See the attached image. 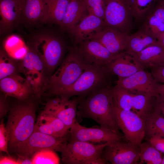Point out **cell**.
Wrapping results in <instances>:
<instances>
[{
  "mask_svg": "<svg viewBox=\"0 0 164 164\" xmlns=\"http://www.w3.org/2000/svg\"><path fill=\"white\" fill-rule=\"evenodd\" d=\"M17 164H32L31 158L18 156L17 159Z\"/></svg>",
  "mask_w": 164,
  "mask_h": 164,
  "instance_id": "cell-43",
  "label": "cell"
},
{
  "mask_svg": "<svg viewBox=\"0 0 164 164\" xmlns=\"http://www.w3.org/2000/svg\"><path fill=\"white\" fill-rule=\"evenodd\" d=\"M8 38L5 44V50L11 57L18 60L22 59L27 53L28 48L19 38L13 36Z\"/></svg>",
  "mask_w": 164,
  "mask_h": 164,
  "instance_id": "cell-32",
  "label": "cell"
},
{
  "mask_svg": "<svg viewBox=\"0 0 164 164\" xmlns=\"http://www.w3.org/2000/svg\"><path fill=\"white\" fill-rule=\"evenodd\" d=\"M7 96H0V118H2L10 111V108L6 99Z\"/></svg>",
  "mask_w": 164,
  "mask_h": 164,
  "instance_id": "cell-39",
  "label": "cell"
},
{
  "mask_svg": "<svg viewBox=\"0 0 164 164\" xmlns=\"http://www.w3.org/2000/svg\"><path fill=\"white\" fill-rule=\"evenodd\" d=\"M104 20L106 26L130 34L133 17L127 0H104Z\"/></svg>",
  "mask_w": 164,
  "mask_h": 164,
  "instance_id": "cell-10",
  "label": "cell"
},
{
  "mask_svg": "<svg viewBox=\"0 0 164 164\" xmlns=\"http://www.w3.org/2000/svg\"><path fill=\"white\" fill-rule=\"evenodd\" d=\"M9 140V134L2 119L0 124V150L8 155H9L8 150Z\"/></svg>",
  "mask_w": 164,
  "mask_h": 164,
  "instance_id": "cell-36",
  "label": "cell"
},
{
  "mask_svg": "<svg viewBox=\"0 0 164 164\" xmlns=\"http://www.w3.org/2000/svg\"><path fill=\"white\" fill-rule=\"evenodd\" d=\"M139 164H161L162 158L161 152L158 151L148 141L141 143Z\"/></svg>",
  "mask_w": 164,
  "mask_h": 164,
  "instance_id": "cell-30",
  "label": "cell"
},
{
  "mask_svg": "<svg viewBox=\"0 0 164 164\" xmlns=\"http://www.w3.org/2000/svg\"><path fill=\"white\" fill-rule=\"evenodd\" d=\"M157 40L161 45L164 47V31L158 36Z\"/></svg>",
  "mask_w": 164,
  "mask_h": 164,
  "instance_id": "cell-44",
  "label": "cell"
},
{
  "mask_svg": "<svg viewBox=\"0 0 164 164\" xmlns=\"http://www.w3.org/2000/svg\"><path fill=\"white\" fill-rule=\"evenodd\" d=\"M69 139L89 142L110 143L123 137L109 130L100 127H86L77 121L70 128Z\"/></svg>",
  "mask_w": 164,
  "mask_h": 164,
  "instance_id": "cell-15",
  "label": "cell"
},
{
  "mask_svg": "<svg viewBox=\"0 0 164 164\" xmlns=\"http://www.w3.org/2000/svg\"><path fill=\"white\" fill-rule=\"evenodd\" d=\"M141 28L157 39L158 36L164 31V23L151 13L145 19Z\"/></svg>",
  "mask_w": 164,
  "mask_h": 164,
  "instance_id": "cell-33",
  "label": "cell"
},
{
  "mask_svg": "<svg viewBox=\"0 0 164 164\" xmlns=\"http://www.w3.org/2000/svg\"><path fill=\"white\" fill-rule=\"evenodd\" d=\"M159 84L151 72L142 70L125 78H118L116 85L135 94H148L157 97Z\"/></svg>",
  "mask_w": 164,
  "mask_h": 164,
  "instance_id": "cell-14",
  "label": "cell"
},
{
  "mask_svg": "<svg viewBox=\"0 0 164 164\" xmlns=\"http://www.w3.org/2000/svg\"><path fill=\"white\" fill-rule=\"evenodd\" d=\"M89 65L76 47L72 48L57 70L47 78L43 93L48 91L56 96L74 83Z\"/></svg>",
  "mask_w": 164,
  "mask_h": 164,
  "instance_id": "cell-3",
  "label": "cell"
},
{
  "mask_svg": "<svg viewBox=\"0 0 164 164\" xmlns=\"http://www.w3.org/2000/svg\"><path fill=\"white\" fill-rule=\"evenodd\" d=\"M148 141L158 151L164 153V137H152Z\"/></svg>",
  "mask_w": 164,
  "mask_h": 164,
  "instance_id": "cell-40",
  "label": "cell"
},
{
  "mask_svg": "<svg viewBox=\"0 0 164 164\" xmlns=\"http://www.w3.org/2000/svg\"><path fill=\"white\" fill-rule=\"evenodd\" d=\"M159 0H127L133 17L138 21L145 18L152 12Z\"/></svg>",
  "mask_w": 164,
  "mask_h": 164,
  "instance_id": "cell-29",
  "label": "cell"
},
{
  "mask_svg": "<svg viewBox=\"0 0 164 164\" xmlns=\"http://www.w3.org/2000/svg\"><path fill=\"white\" fill-rule=\"evenodd\" d=\"M67 136L56 137L34 130L31 135L13 151L18 156L30 158L36 152L43 149L60 152L64 144L68 140L69 136Z\"/></svg>",
  "mask_w": 164,
  "mask_h": 164,
  "instance_id": "cell-9",
  "label": "cell"
},
{
  "mask_svg": "<svg viewBox=\"0 0 164 164\" xmlns=\"http://www.w3.org/2000/svg\"><path fill=\"white\" fill-rule=\"evenodd\" d=\"M34 38L31 48L42 59L48 77L53 74L61 61L63 45L58 38L49 33L38 34Z\"/></svg>",
  "mask_w": 164,
  "mask_h": 164,
  "instance_id": "cell-7",
  "label": "cell"
},
{
  "mask_svg": "<svg viewBox=\"0 0 164 164\" xmlns=\"http://www.w3.org/2000/svg\"><path fill=\"white\" fill-rule=\"evenodd\" d=\"M87 11L92 14L104 19L105 11L104 0H83Z\"/></svg>",
  "mask_w": 164,
  "mask_h": 164,
  "instance_id": "cell-35",
  "label": "cell"
},
{
  "mask_svg": "<svg viewBox=\"0 0 164 164\" xmlns=\"http://www.w3.org/2000/svg\"><path fill=\"white\" fill-rule=\"evenodd\" d=\"M69 129L60 120L42 112L35 123L34 130L56 137L68 136Z\"/></svg>",
  "mask_w": 164,
  "mask_h": 164,
  "instance_id": "cell-22",
  "label": "cell"
},
{
  "mask_svg": "<svg viewBox=\"0 0 164 164\" xmlns=\"http://www.w3.org/2000/svg\"><path fill=\"white\" fill-rule=\"evenodd\" d=\"M151 13L164 23V0H159Z\"/></svg>",
  "mask_w": 164,
  "mask_h": 164,
  "instance_id": "cell-38",
  "label": "cell"
},
{
  "mask_svg": "<svg viewBox=\"0 0 164 164\" xmlns=\"http://www.w3.org/2000/svg\"><path fill=\"white\" fill-rule=\"evenodd\" d=\"M113 75L106 67L90 64L74 83L56 96L68 99L74 96L85 97L103 88L111 87Z\"/></svg>",
  "mask_w": 164,
  "mask_h": 164,
  "instance_id": "cell-4",
  "label": "cell"
},
{
  "mask_svg": "<svg viewBox=\"0 0 164 164\" xmlns=\"http://www.w3.org/2000/svg\"><path fill=\"white\" fill-rule=\"evenodd\" d=\"M27 99L15 104L9 111L6 127L9 136L8 147L12 151L26 140L34 129L36 107Z\"/></svg>",
  "mask_w": 164,
  "mask_h": 164,
  "instance_id": "cell-2",
  "label": "cell"
},
{
  "mask_svg": "<svg viewBox=\"0 0 164 164\" xmlns=\"http://www.w3.org/2000/svg\"><path fill=\"white\" fill-rule=\"evenodd\" d=\"M0 88L4 94L15 97L19 101L27 99L31 94H33L32 88L28 81L19 74L0 80Z\"/></svg>",
  "mask_w": 164,
  "mask_h": 164,
  "instance_id": "cell-19",
  "label": "cell"
},
{
  "mask_svg": "<svg viewBox=\"0 0 164 164\" xmlns=\"http://www.w3.org/2000/svg\"><path fill=\"white\" fill-rule=\"evenodd\" d=\"M19 70L30 84L33 94L40 98L48 76L42 59L31 47L24 58L19 60Z\"/></svg>",
  "mask_w": 164,
  "mask_h": 164,
  "instance_id": "cell-8",
  "label": "cell"
},
{
  "mask_svg": "<svg viewBox=\"0 0 164 164\" xmlns=\"http://www.w3.org/2000/svg\"><path fill=\"white\" fill-rule=\"evenodd\" d=\"M153 77L159 84H164V66L159 65L150 68Z\"/></svg>",
  "mask_w": 164,
  "mask_h": 164,
  "instance_id": "cell-37",
  "label": "cell"
},
{
  "mask_svg": "<svg viewBox=\"0 0 164 164\" xmlns=\"http://www.w3.org/2000/svg\"><path fill=\"white\" fill-rule=\"evenodd\" d=\"M139 145L124 142L121 139L108 143L103 149L101 155L107 162L112 164H139Z\"/></svg>",
  "mask_w": 164,
  "mask_h": 164,
  "instance_id": "cell-12",
  "label": "cell"
},
{
  "mask_svg": "<svg viewBox=\"0 0 164 164\" xmlns=\"http://www.w3.org/2000/svg\"><path fill=\"white\" fill-rule=\"evenodd\" d=\"M31 159L32 164H58L60 163V158L55 151L49 149L36 152L32 155Z\"/></svg>",
  "mask_w": 164,
  "mask_h": 164,
  "instance_id": "cell-34",
  "label": "cell"
},
{
  "mask_svg": "<svg viewBox=\"0 0 164 164\" xmlns=\"http://www.w3.org/2000/svg\"><path fill=\"white\" fill-rule=\"evenodd\" d=\"M161 164H164V157L162 158V161Z\"/></svg>",
  "mask_w": 164,
  "mask_h": 164,
  "instance_id": "cell-46",
  "label": "cell"
},
{
  "mask_svg": "<svg viewBox=\"0 0 164 164\" xmlns=\"http://www.w3.org/2000/svg\"><path fill=\"white\" fill-rule=\"evenodd\" d=\"M87 12L83 0H70L59 26L62 29L69 32L87 15Z\"/></svg>",
  "mask_w": 164,
  "mask_h": 164,
  "instance_id": "cell-23",
  "label": "cell"
},
{
  "mask_svg": "<svg viewBox=\"0 0 164 164\" xmlns=\"http://www.w3.org/2000/svg\"><path fill=\"white\" fill-rule=\"evenodd\" d=\"M158 42L156 39L141 28L135 33L129 35L125 51L131 54L136 53Z\"/></svg>",
  "mask_w": 164,
  "mask_h": 164,
  "instance_id": "cell-27",
  "label": "cell"
},
{
  "mask_svg": "<svg viewBox=\"0 0 164 164\" xmlns=\"http://www.w3.org/2000/svg\"><path fill=\"white\" fill-rule=\"evenodd\" d=\"M106 67L113 75L122 78L145 70L132 54L126 51L119 53Z\"/></svg>",
  "mask_w": 164,
  "mask_h": 164,
  "instance_id": "cell-21",
  "label": "cell"
},
{
  "mask_svg": "<svg viewBox=\"0 0 164 164\" xmlns=\"http://www.w3.org/2000/svg\"><path fill=\"white\" fill-rule=\"evenodd\" d=\"M0 164H17V159L8 155L7 156H2L0 159Z\"/></svg>",
  "mask_w": 164,
  "mask_h": 164,
  "instance_id": "cell-42",
  "label": "cell"
},
{
  "mask_svg": "<svg viewBox=\"0 0 164 164\" xmlns=\"http://www.w3.org/2000/svg\"><path fill=\"white\" fill-rule=\"evenodd\" d=\"M77 44L78 51L89 64L106 67L119 54H112L100 42L92 39H87Z\"/></svg>",
  "mask_w": 164,
  "mask_h": 164,
  "instance_id": "cell-16",
  "label": "cell"
},
{
  "mask_svg": "<svg viewBox=\"0 0 164 164\" xmlns=\"http://www.w3.org/2000/svg\"><path fill=\"white\" fill-rule=\"evenodd\" d=\"M164 65V63H162V64H161V65Z\"/></svg>",
  "mask_w": 164,
  "mask_h": 164,
  "instance_id": "cell-47",
  "label": "cell"
},
{
  "mask_svg": "<svg viewBox=\"0 0 164 164\" xmlns=\"http://www.w3.org/2000/svg\"><path fill=\"white\" fill-rule=\"evenodd\" d=\"M158 92L159 95H164V84H160L158 89Z\"/></svg>",
  "mask_w": 164,
  "mask_h": 164,
  "instance_id": "cell-45",
  "label": "cell"
},
{
  "mask_svg": "<svg viewBox=\"0 0 164 164\" xmlns=\"http://www.w3.org/2000/svg\"><path fill=\"white\" fill-rule=\"evenodd\" d=\"M112 88L105 87L85 97H79L77 116L90 118L100 127L122 136L116 120Z\"/></svg>",
  "mask_w": 164,
  "mask_h": 164,
  "instance_id": "cell-1",
  "label": "cell"
},
{
  "mask_svg": "<svg viewBox=\"0 0 164 164\" xmlns=\"http://www.w3.org/2000/svg\"><path fill=\"white\" fill-rule=\"evenodd\" d=\"M109 143L95 145L91 142L70 140L61 150L62 160L67 164H104L106 161L101 154Z\"/></svg>",
  "mask_w": 164,
  "mask_h": 164,
  "instance_id": "cell-5",
  "label": "cell"
},
{
  "mask_svg": "<svg viewBox=\"0 0 164 164\" xmlns=\"http://www.w3.org/2000/svg\"><path fill=\"white\" fill-rule=\"evenodd\" d=\"M132 54L144 69L164 63V47L159 42Z\"/></svg>",
  "mask_w": 164,
  "mask_h": 164,
  "instance_id": "cell-24",
  "label": "cell"
},
{
  "mask_svg": "<svg viewBox=\"0 0 164 164\" xmlns=\"http://www.w3.org/2000/svg\"><path fill=\"white\" fill-rule=\"evenodd\" d=\"M164 137V117L159 110L154 109L145 121V137Z\"/></svg>",
  "mask_w": 164,
  "mask_h": 164,
  "instance_id": "cell-28",
  "label": "cell"
},
{
  "mask_svg": "<svg viewBox=\"0 0 164 164\" xmlns=\"http://www.w3.org/2000/svg\"><path fill=\"white\" fill-rule=\"evenodd\" d=\"M114 109L117 124L125 139L139 145L145 137V120L132 111L121 109L114 104Z\"/></svg>",
  "mask_w": 164,
  "mask_h": 164,
  "instance_id": "cell-11",
  "label": "cell"
},
{
  "mask_svg": "<svg viewBox=\"0 0 164 164\" xmlns=\"http://www.w3.org/2000/svg\"><path fill=\"white\" fill-rule=\"evenodd\" d=\"M56 96L47 100L42 112L58 118L70 129L77 121L76 117L80 97L70 100Z\"/></svg>",
  "mask_w": 164,
  "mask_h": 164,
  "instance_id": "cell-13",
  "label": "cell"
},
{
  "mask_svg": "<svg viewBox=\"0 0 164 164\" xmlns=\"http://www.w3.org/2000/svg\"><path fill=\"white\" fill-rule=\"evenodd\" d=\"M44 8V0H23L21 22L29 25L42 23Z\"/></svg>",
  "mask_w": 164,
  "mask_h": 164,
  "instance_id": "cell-26",
  "label": "cell"
},
{
  "mask_svg": "<svg viewBox=\"0 0 164 164\" xmlns=\"http://www.w3.org/2000/svg\"><path fill=\"white\" fill-rule=\"evenodd\" d=\"M114 104L119 108L135 112L145 121L154 110L156 97L131 93L117 85L112 88Z\"/></svg>",
  "mask_w": 164,
  "mask_h": 164,
  "instance_id": "cell-6",
  "label": "cell"
},
{
  "mask_svg": "<svg viewBox=\"0 0 164 164\" xmlns=\"http://www.w3.org/2000/svg\"><path fill=\"white\" fill-rule=\"evenodd\" d=\"M106 26L103 19L88 14L69 32L77 44L89 39Z\"/></svg>",
  "mask_w": 164,
  "mask_h": 164,
  "instance_id": "cell-20",
  "label": "cell"
},
{
  "mask_svg": "<svg viewBox=\"0 0 164 164\" xmlns=\"http://www.w3.org/2000/svg\"><path fill=\"white\" fill-rule=\"evenodd\" d=\"M155 107L158 109L164 117V96L159 95L157 97Z\"/></svg>",
  "mask_w": 164,
  "mask_h": 164,
  "instance_id": "cell-41",
  "label": "cell"
},
{
  "mask_svg": "<svg viewBox=\"0 0 164 164\" xmlns=\"http://www.w3.org/2000/svg\"><path fill=\"white\" fill-rule=\"evenodd\" d=\"M129 35L106 26L89 39L99 42L111 53L118 55L125 51Z\"/></svg>",
  "mask_w": 164,
  "mask_h": 164,
  "instance_id": "cell-17",
  "label": "cell"
},
{
  "mask_svg": "<svg viewBox=\"0 0 164 164\" xmlns=\"http://www.w3.org/2000/svg\"><path fill=\"white\" fill-rule=\"evenodd\" d=\"M18 60L10 56L3 49L0 51V80L6 77L19 74Z\"/></svg>",
  "mask_w": 164,
  "mask_h": 164,
  "instance_id": "cell-31",
  "label": "cell"
},
{
  "mask_svg": "<svg viewBox=\"0 0 164 164\" xmlns=\"http://www.w3.org/2000/svg\"><path fill=\"white\" fill-rule=\"evenodd\" d=\"M23 0H0L1 34L11 32L21 22Z\"/></svg>",
  "mask_w": 164,
  "mask_h": 164,
  "instance_id": "cell-18",
  "label": "cell"
},
{
  "mask_svg": "<svg viewBox=\"0 0 164 164\" xmlns=\"http://www.w3.org/2000/svg\"><path fill=\"white\" fill-rule=\"evenodd\" d=\"M70 0H44V12L42 23L60 24Z\"/></svg>",
  "mask_w": 164,
  "mask_h": 164,
  "instance_id": "cell-25",
  "label": "cell"
}]
</instances>
